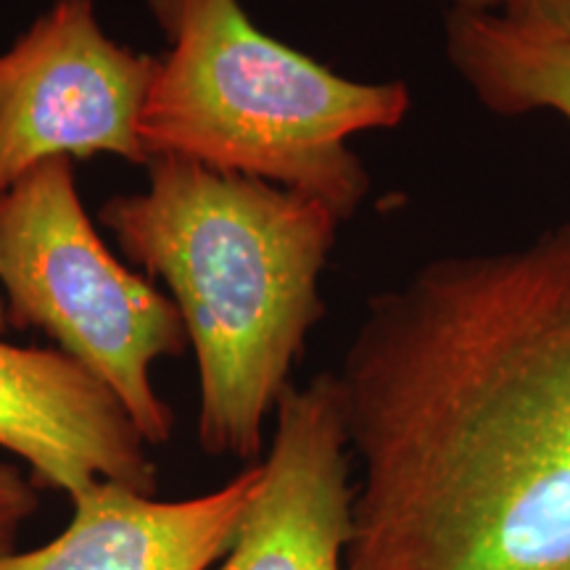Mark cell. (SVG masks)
Returning a JSON list of instances; mask_svg holds the SVG:
<instances>
[{
  "label": "cell",
  "instance_id": "obj_1",
  "mask_svg": "<svg viewBox=\"0 0 570 570\" xmlns=\"http://www.w3.org/2000/svg\"><path fill=\"white\" fill-rule=\"evenodd\" d=\"M346 570H570V223L367 298Z\"/></svg>",
  "mask_w": 570,
  "mask_h": 570
},
{
  "label": "cell",
  "instance_id": "obj_2",
  "mask_svg": "<svg viewBox=\"0 0 570 570\" xmlns=\"http://www.w3.org/2000/svg\"><path fill=\"white\" fill-rule=\"evenodd\" d=\"M148 188L111 196L98 219L140 273L167 285L198 367V444L259 462L265 425L294 383L341 217L317 198L154 156Z\"/></svg>",
  "mask_w": 570,
  "mask_h": 570
},
{
  "label": "cell",
  "instance_id": "obj_3",
  "mask_svg": "<svg viewBox=\"0 0 570 570\" xmlns=\"http://www.w3.org/2000/svg\"><path fill=\"white\" fill-rule=\"evenodd\" d=\"M167 40L140 138L148 161L183 156L298 190L341 223L362 209L370 175L348 138L407 119L404 80L360 82L259 30L240 0H146Z\"/></svg>",
  "mask_w": 570,
  "mask_h": 570
},
{
  "label": "cell",
  "instance_id": "obj_4",
  "mask_svg": "<svg viewBox=\"0 0 570 570\" xmlns=\"http://www.w3.org/2000/svg\"><path fill=\"white\" fill-rule=\"evenodd\" d=\"M0 291L9 327L46 333L114 391L148 446L169 444L175 412L151 373L188 348L183 317L104 244L71 159L40 164L0 190Z\"/></svg>",
  "mask_w": 570,
  "mask_h": 570
},
{
  "label": "cell",
  "instance_id": "obj_5",
  "mask_svg": "<svg viewBox=\"0 0 570 570\" xmlns=\"http://www.w3.org/2000/svg\"><path fill=\"white\" fill-rule=\"evenodd\" d=\"M159 56L104 30L96 0H53L0 51V190L51 159L146 167L140 119Z\"/></svg>",
  "mask_w": 570,
  "mask_h": 570
},
{
  "label": "cell",
  "instance_id": "obj_6",
  "mask_svg": "<svg viewBox=\"0 0 570 570\" xmlns=\"http://www.w3.org/2000/svg\"><path fill=\"white\" fill-rule=\"evenodd\" d=\"M273 417L259 481L212 570H346L354 460L338 375L320 373L291 386Z\"/></svg>",
  "mask_w": 570,
  "mask_h": 570
},
{
  "label": "cell",
  "instance_id": "obj_7",
  "mask_svg": "<svg viewBox=\"0 0 570 570\" xmlns=\"http://www.w3.org/2000/svg\"><path fill=\"white\" fill-rule=\"evenodd\" d=\"M0 449L21 460L35 487L69 499L92 483L156 494L148 444L114 391L61 348L0 338Z\"/></svg>",
  "mask_w": 570,
  "mask_h": 570
},
{
  "label": "cell",
  "instance_id": "obj_8",
  "mask_svg": "<svg viewBox=\"0 0 570 570\" xmlns=\"http://www.w3.org/2000/svg\"><path fill=\"white\" fill-rule=\"evenodd\" d=\"M262 465L223 487L161 502L119 483H92L69 499L71 520L35 550H13L0 570H212L223 560L252 499Z\"/></svg>",
  "mask_w": 570,
  "mask_h": 570
},
{
  "label": "cell",
  "instance_id": "obj_9",
  "mask_svg": "<svg viewBox=\"0 0 570 570\" xmlns=\"http://www.w3.org/2000/svg\"><path fill=\"white\" fill-rule=\"evenodd\" d=\"M446 61L483 109L499 117L560 114L570 125V27L508 11H454Z\"/></svg>",
  "mask_w": 570,
  "mask_h": 570
},
{
  "label": "cell",
  "instance_id": "obj_10",
  "mask_svg": "<svg viewBox=\"0 0 570 570\" xmlns=\"http://www.w3.org/2000/svg\"><path fill=\"white\" fill-rule=\"evenodd\" d=\"M40 510V494L30 473L0 460V558L17 550L24 523Z\"/></svg>",
  "mask_w": 570,
  "mask_h": 570
},
{
  "label": "cell",
  "instance_id": "obj_11",
  "mask_svg": "<svg viewBox=\"0 0 570 570\" xmlns=\"http://www.w3.org/2000/svg\"><path fill=\"white\" fill-rule=\"evenodd\" d=\"M504 11L570 27V0H510Z\"/></svg>",
  "mask_w": 570,
  "mask_h": 570
},
{
  "label": "cell",
  "instance_id": "obj_12",
  "mask_svg": "<svg viewBox=\"0 0 570 570\" xmlns=\"http://www.w3.org/2000/svg\"><path fill=\"white\" fill-rule=\"evenodd\" d=\"M510 0H449L454 11H504Z\"/></svg>",
  "mask_w": 570,
  "mask_h": 570
},
{
  "label": "cell",
  "instance_id": "obj_13",
  "mask_svg": "<svg viewBox=\"0 0 570 570\" xmlns=\"http://www.w3.org/2000/svg\"><path fill=\"white\" fill-rule=\"evenodd\" d=\"M9 331V315H6V304H3V294H0V333Z\"/></svg>",
  "mask_w": 570,
  "mask_h": 570
}]
</instances>
